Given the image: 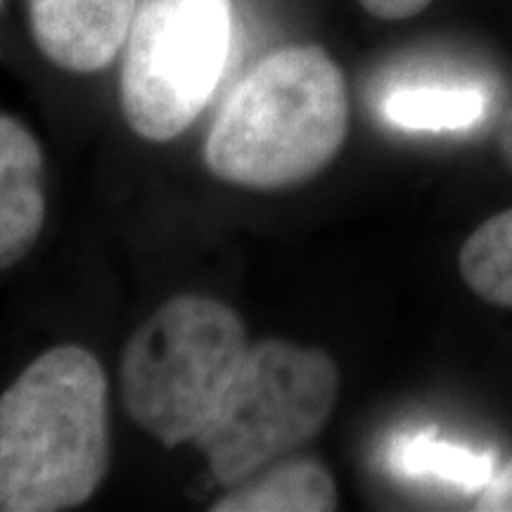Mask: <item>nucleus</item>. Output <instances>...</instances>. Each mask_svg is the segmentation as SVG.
Masks as SVG:
<instances>
[{"label": "nucleus", "instance_id": "f257e3e1", "mask_svg": "<svg viewBox=\"0 0 512 512\" xmlns=\"http://www.w3.org/2000/svg\"><path fill=\"white\" fill-rule=\"evenodd\" d=\"M110 467L107 377L91 351H43L0 394V512H60Z\"/></svg>", "mask_w": 512, "mask_h": 512}, {"label": "nucleus", "instance_id": "f03ea898", "mask_svg": "<svg viewBox=\"0 0 512 512\" xmlns=\"http://www.w3.org/2000/svg\"><path fill=\"white\" fill-rule=\"evenodd\" d=\"M349 133L342 69L320 46L268 55L238 83L211 128L204 162L221 181L280 190L318 176Z\"/></svg>", "mask_w": 512, "mask_h": 512}, {"label": "nucleus", "instance_id": "7ed1b4c3", "mask_svg": "<svg viewBox=\"0 0 512 512\" xmlns=\"http://www.w3.org/2000/svg\"><path fill=\"white\" fill-rule=\"evenodd\" d=\"M249 349L219 299L181 294L152 313L121 356V396L138 427L174 448L195 441Z\"/></svg>", "mask_w": 512, "mask_h": 512}, {"label": "nucleus", "instance_id": "20e7f679", "mask_svg": "<svg viewBox=\"0 0 512 512\" xmlns=\"http://www.w3.org/2000/svg\"><path fill=\"white\" fill-rule=\"evenodd\" d=\"M337 396L339 373L325 351L264 339L247 349L192 444L207 456L221 484L235 486L316 439Z\"/></svg>", "mask_w": 512, "mask_h": 512}, {"label": "nucleus", "instance_id": "39448f33", "mask_svg": "<svg viewBox=\"0 0 512 512\" xmlns=\"http://www.w3.org/2000/svg\"><path fill=\"white\" fill-rule=\"evenodd\" d=\"M230 0H138L121 67V110L152 143L195 124L230 53Z\"/></svg>", "mask_w": 512, "mask_h": 512}, {"label": "nucleus", "instance_id": "423d86ee", "mask_svg": "<svg viewBox=\"0 0 512 512\" xmlns=\"http://www.w3.org/2000/svg\"><path fill=\"white\" fill-rule=\"evenodd\" d=\"M38 50L76 74L105 69L124 48L138 0H27Z\"/></svg>", "mask_w": 512, "mask_h": 512}, {"label": "nucleus", "instance_id": "0eeeda50", "mask_svg": "<svg viewBox=\"0 0 512 512\" xmlns=\"http://www.w3.org/2000/svg\"><path fill=\"white\" fill-rule=\"evenodd\" d=\"M46 211L41 145L27 126L0 114V271L34 249Z\"/></svg>", "mask_w": 512, "mask_h": 512}, {"label": "nucleus", "instance_id": "6e6552de", "mask_svg": "<svg viewBox=\"0 0 512 512\" xmlns=\"http://www.w3.org/2000/svg\"><path fill=\"white\" fill-rule=\"evenodd\" d=\"M337 508V486L313 458H283L245 482L230 486L211 512H330Z\"/></svg>", "mask_w": 512, "mask_h": 512}, {"label": "nucleus", "instance_id": "1a4fd4ad", "mask_svg": "<svg viewBox=\"0 0 512 512\" xmlns=\"http://www.w3.org/2000/svg\"><path fill=\"white\" fill-rule=\"evenodd\" d=\"M486 98L475 86L413 83L394 88L382 112L394 126L415 131H453L477 124L484 117Z\"/></svg>", "mask_w": 512, "mask_h": 512}, {"label": "nucleus", "instance_id": "9d476101", "mask_svg": "<svg viewBox=\"0 0 512 512\" xmlns=\"http://www.w3.org/2000/svg\"><path fill=\"white\" fill-rule=\"evenodd\" d=\"M458 268L479 299L512 309V209L486 219L465 240Z\"/></svg>", "mask_w": 512, "mask_h": 512}, {"label": "nucleus", "instance_id": "9b49d317", "mask_svg": "<svg viewBox=\"0 0 512 512\" xmlns=\"http://www.w3.org/2000/svg\"><path fill=\"white\" fill-rule=\"evenodd\" d=\"M392 463L401 475L437 477L460 489H484L494 477V458L470 448L439 444L430 434H415L394 446Z\"/></svg>", "mask_w": 512, "mask_h": 512}, {"label": "nucleus", "instance_id": "f8f14e48", "mask_svg": "<svg viewBox=\"0 0 512 512\" xmlns=\"http://www.w3.org/2000/svg\"><path fill=\"white\" fill-rule=\"evenodd\" d=\"M479 512H512V456L501 470L494 472L491 482L482 489L475 505Z\"/></svg>", "mask_w": 512, "mask_h": 512}, {"label": "nucleus", "instance_id": "ddd939ff", "mask_svg": "<svg viewBox=\"0 0 512 512\" xmlns=\"http://www.w3.org/2000/svg\"><path fill=\"white\" fill-rule=\"evenodd\" d=\"M358 3H361L363 10H368L373 17L396 22V19L420 15L432 0H358Z\"/></svg>", "mask_w": 512, "mask_h": 512}, {"label": "nucleus", "instance_id": "4468645a", "mask_svg": "<svg viewBox=\"0 0 512 512\" xmlns=\"http://www.w3.org/2000/svg\"><path fill=\"white\" fill-rule=\"evenodd\" d=\"M498 150H501L505 166L512 171V105L503 114L501 128H498Z\"/></svg>", "mask_w": 512, "mask_h": 512}, {"label": "nucleus", "instance_id": "2eb2a0df", "mask_svg": "<svg viewBox=\"0 0 512 512\" xmlns=\"http://www.w3.org/2000/svg\"><path fill=\"white\" fill-rule=\"evenodd\" d=\"M0 8H3V0H0Z\"/></svg>", "mask_w": 512, "mask_h": 512}]
</instances>
